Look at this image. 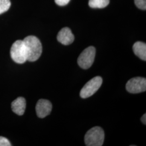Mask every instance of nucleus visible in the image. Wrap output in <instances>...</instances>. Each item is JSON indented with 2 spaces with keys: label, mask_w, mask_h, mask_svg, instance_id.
Listing matches in <instances>:
<instances>
[{
  "label": "nucleus",
  "mask_w": 146,
  "mask_h": 146,
  "mask_svg": "<svg viewBox=\"0 0 146 146\" xmlns=\"http://www.w3.org/2000/svg\"><path fill=\"white\" fill-rule=\"evenodd\" d=\"M23 41L26 48L27 61L34 62L37 60L42 52V44L39 39L35 36H28Z\"/></svg>",
  "instance_id": "nucleus-1"
},
{
  "label": "nucleus",
  "mask_w": 146,
  "mask_h": 146,
  "mask_svg": "<svg viewBox=\"0 0 146 146\" xmlns=\"http://www.w3.org/2000/svg\"><path fill=\"white\" fill-rule=\"evenodd\" d=\"M104 139V131L99 126L89 129L84 136L85 144L87 146H102Z\"/></svg>",
  "instance_id": "nucleus-2"
},
{
  "label": "nucleus",
  "mask_w": 146,
  "mask_h": 146,
  "mask_svg": "<svg viewBox=\"0 0 146 146\" xmlns=\"http://www.w3.org/2000/svg\"><path fill=\"white\" fill-rule=\"evenodd\" d=\"M11 56L16 63L22 64L26 62L28 58L27 52L23 40H17L13 44L11 47Z\"/></svg>",
  "instance_id": "nucleus-3"
},
{
  "label": "nucleus",
  "mask_w": 146,
  "mask_h": 146,
  "mask_svg": "<svg viewBox=\"0 0 146 146\" xmlns=\"http://www.w3.org/2000/svg\"><path fill=\"white\" fill-rule=\"evenodd\" d=\"M96 49L93 46L88 47L81 53L78 59V66L84 69L90 68L94 63Z\"/></svg>",
  "instance_id": "nucleus-4"
},
{
  "label": "nucleus",
  "mask_w": 146,
  "mask_h": 146,
  "mask_svg": "<svg viewBox=\"0 0 146 146\" xmlns=\"http://www.w3.org/2000/svg\"><path fill=\"white\" fill-rule=\"evenodd\" d=\"M102 84V78L100 76H96L92 78L86 84L80 92V96L86 99L94 95L100 88Z\"/></svg>",
  "instance_id": "nucleus-5"
},
{
  "label": "nucleus",
  "mask_w": 146,
  "mask_h": 146,
  "mask_svg": "<svg viewBox=\"0 0 146 146\" xmlns=\"http://www.w3.org/2000/svg\"><path fill=\"white\" fill-rule=\"evenodd\" d=\"M126 90L130 93L137 94L146 90V80L144 78L136 77L130 79L126 84Z\"/></svg>",
  "instance_id": "nucleus-6"
},
{
  "label": "nucleus",
  "mask_w": 146,
  "mask_h": 146,
  "mask_svg": "<svg viewBox=\"0 0 146 146\" xmlns=\"http://www.w3.org/2000/svg\"><path fill=\"white\" fill-rule=\"evenodd\" d=\"M35 109L37 116L40 118H44L50 114L52 104L47 100H39L37 102Z\"/></svg>",
  "instance_id": "nucleus-7"
},
{
  "label": "nucleus",
  "mask_w": 146,
  "mask_h": 146,
  "mask_svg": "<svg viewBox=\"0 0 146 146\" xmlns=\"http://www.w3.org/2000/svg\"><path fill=\"white\" fill-rule=\"evenodd\" d=\"M57 39L58 42L63 45L67 46L72 44L74 42V36L69 28L65 27L58 32Z\"/></svg>",
  "instance_id": "nucleus-8"
},
{
  "label": "nucleus",
  "mask_w": 146,
  "mask_h": 146,
  "mask_svg": "<svg viewBox=\"0 0 146 146\" xmlns=\"http://www.w3.org/2000/svg\"><path fill=\"white\" fill-rule=\"evenodd\" d=\"M26 108V101L24 98L19 97L11 103V109L18 115H23Z\"/></svg>",
  "instance_id": "nucleus-9"
},
{
  "label": "nucleus",
  "mask_w": 146,
  "mask_h": 146,
  "mask_svg": "<svg viewBox=\"0 0 146 146\" xmlns=\"http://www.w3.org/2000/svg\"><path fill=\"white\" fill-rule=\"evenodd\" d=\"M133 49L136 55L142 60H146V44L143 42H136L133 47Z\"/></svg>",
  "instance_id": "nucleus-10"
},
{
  "label": "nucleus",
  "mask_w": 146,
  "mask_h": 146,
  "mask_svg": "<svg viewBox=\"0 0 146 146\" xmlns=\"http://www.w3.org/2000/svg\"><path fill=\"white\" fill-rule=\"evenodd\" d=\"M110 0H89V5L93 8H104L109 5Z\"/></svg>",
  "instance_id": "nucleus-11"
},
{
  "label": "nucleus",
  "mask_w": 146,
  "mask_h": 146,
  "mask_svg": "<svg viewBox=\"0 0 146 146\" xmlns=\"http://www.w3.org/2000/svg\"><path fill=\"white\" fill-rule=\"evenodd\" d=\"M11 5L10 0H0V14L8 11Z\"/></svg>",
  "instance_id": "nucleus-12"
},
{
  "label": "nucleus",
  "mask_w": 146,
  "mask_h": 146,
  "mask_svg": "<svg viewBox=\"0 0 146 146\" xmlns=\"http://www.w3.org/2000/svg\"><path fill=\"white\" fill-rule=\"evenodd\" d=\"M134 2L137 8L142 10H146V0H134Z\"/></svg>",
  "instance_id": "nucleus-13"
},
{
  "label": "nucleus",
  "mask_w": 146,
  "mask_h": 146,
  "mask_svg": "<svg viewBox=\"0 0 146 146\" xmlns=\"http://www.w3.org/2000/svg\"><path fill=\"white\" fill-rule=\"evenodd\" d=\"M9 141L5 137L0 136V146H11Z\"/></svg>",
  "instance_id": "nucleus-14"
},
{
  "label": "nucleus",
  "mask_w": 146,
  "mask_h": 146,
  "mask_svg": "<svg viewBox=\"0 0 146 146\" xmlns=\"http://www.w3.org/2000/svg\"><path fill=\"white\" fill-rule=\"evenodd\" d=\"M70 0H55V3L58 5L64 6L67 5Z\"/></svg>",
  "instance_id": "nucleus-15"
},
{
  "label": "nucleus",
  "mask_w": 146,
  "mask_h": 146,
  "mask_svg": "<svg viewBox=\"0 0 146 146\" xmlns=\"http://www.w3.org/2000/svg\"><path fill=\"white\" fill-rule=\"evenodd\" d=\"M141 121L142 122V123L144 124V125H146V114H143V116L141 117Z\"/></svg>",
  "instance_id": "nucleus-16"
}]
</instances>
